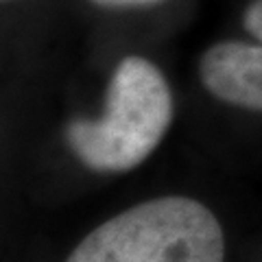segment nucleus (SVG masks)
I'll return each mask as SVG.
<instances>
[{
    "label": "nucleus",
    "mask_w": 262,
    "mask_h": 262,
    "mask_svg": "<svg viewBox=\"0 0 262 262\" xmlns=\"http://www.w3.org/2000/svg\"><path fill=\"white\" fill-rule=\"evenodd\" d=\"M173 120V96L160 68L142 57H125L107 88L105 114L72 120L66 140L88 168L125 173L149 158Z\"/></svg>",
    "instance_id": "1"
},
{
    "label": "nucleus",
    "mask_w": 262,
    "mask_h": 262,
    "mask_svg": "<svg viewBox=\"0 0 262 262\" xmlns=\"http://www.w3.org/2000/svg\"><path fill=\"white\" fill-rule=\"evenodd\" d=\"M216 216L190 196H158L90 232L66 262H223Z\"/></svg>",
    "instance_id": "2"
},
{
    "label": "nucleus",
    "mask_w": 262,
    "mask_h": 262,
    "mask_svg": "<svg viewBox=\"0 0 262 262\" xmlns=\"http://www.w3.org/2000/svg\"><path fill=\"white\" fill-rule=\"evenodd\" d=\"M201 83L219 101L262 112V44L219 42L199 63Z\"/></svg>",
    "instance_id": "3"
},
{
    "label": "nucleus",
    "mask_w": 262,
    "mask_h": 262,
    "mask_svg": "<svg viewBox=\"0 0 262 262\" xmlns=\"http://www.w3.org/2000/svg\"><path fill=\"white\" fill-rule=\"evenodd\" d=\"M245 29L262 44V0H256V3L249 5L247 13H245Z\"/></svg>",
    "instance_id": "4"
},
{
    "label": "nucleus",
    "mask_w": 262,
    "mask_h": 262,
    "mask_svg": "<svg viewBox=\"0 0 262 262\" xmlns=\"http://www.w3.org/2000/svg\"><path fill=\"white\" fill-rule=\"evenodd\" d=\"M92 3L101 5V7H144V5H153L160 0H92Z\"/></svg>",
    "instance_id": "5"
}]
</instances>
